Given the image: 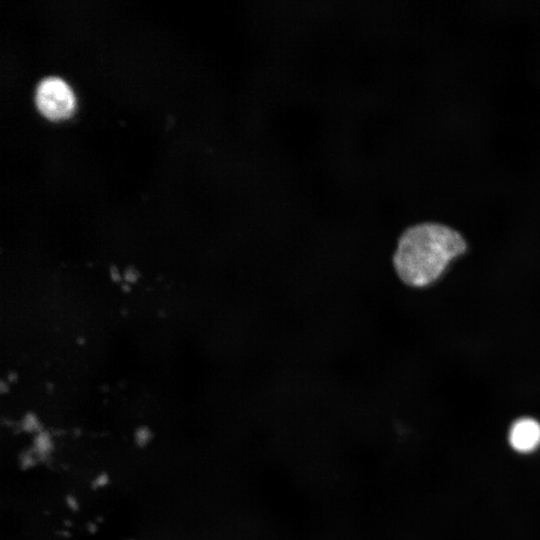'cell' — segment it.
Wrapping results in <instances>:
<instances>
[{
  "mask_svg": "<svg viewBox=\"0 0 540 540\" xmlns=\"http://www.w3.org/2000/svg\"><path fill=\"white\" fill-rule=\"evenodd\" d=\"M509 442L521 453L535 450L540 445V423L528 417L518 419L511 426Z\"/></svg>",
  "mask_w": 540,
  "mask_h": 540,
  "instance_id": "3",
  "label": "cell"
},
{
  "mask_svg": "<svg viewBox=\"0 0 540 540\" xmlns=\"http://www.w3.org/2000/svg\"><path fill=\"white\" fill-rule=\"evenodd\" d=\"M153 438L151 429L146 425L138 426L134 432L135 444L139 447H144L150 443Z\"/></svg>",
  "mask_w": 540,
  "mask_h": 540,
  "instance_id": "5",
  "label": "cell"
},
{
  "mask_svg": "<svg viewBox=\"0 0 540 540\" xmlns=\"http://www.w3.org/2000/svg\"><path fill=\"white\" fill-rule=\"evenodd\" d=\"M65 502L70 510L77 511L79 509L78 501L73 495H68L65 498Z\"/></svg>",
  "mask_w": 540,
  "mask_h": 540,
  "instance_id": "10",
  "label": "cell"
},
{
  "mask_svg": "<svg viewBox=\"0 0 540 540\" xmlns=\"http://www.w3.org/2000/svg\"><path fill=\"white\" fill-rule=\"evenodd\" d=\"M122 277H123V282L122 283H125L127 285H132L134 283H136L139 279V272L138 270L133 267V266H127L123 271H122Z\"/></svg>",
  "mask_w": 540,
  "mask_h": 540,
  "instance_id": "7",
  "label": "cell"
},
{
  "mask_svg": "<svg viewBox=\"0 0 540 540\" xmlns=\"http://www.w3.org/2000/svg\"><path fill=\"white\" fill-rule=\"evenodd\" d=\"M36 104L40 112L51 120L69 117L75 108V96L68 84L57 77L40 82L36 91Z\"/></svg>",
  "mask_w": 540,
  "mask_h": 540,
  "instance_id": "2",
  "label": "cell"
},
{
  "mask_svg": "<svg viewBox=\"0 0 540 540\" xmlns=\"http://www.w3.org/2000/svg\"><path fill=\"white\" fill-rule=\"evenodd\" d=\"M109 276L111 280L115 283L123 282L122 271H120L118 267L114 265H112L109 269Z\"/></svg>",
  "mask_w": 540,
  "mask_h": 540,
  "instance_id": "9",
  "label": "cell"
},
{
  "mask_svg": "<svg viewBox=\"0 0 540 540\" xmlns=\"http://www.w3.org/2000/svg\"><path fill=\"white\" fill-rule=\"evenodd\" d=\"M466 249L465 239L455 229L435 222L418 223L400 235L392 265L406 286L423 288L435 282Z\"/></svg>",
  "mask_w": 540,
  "mask_h": 540,
  "instance_id": "1",
  "label": "cell"
},
{
  "mask_svg": "<svg viewBox=\"0 0 540 540\" xmlns=\"http://www.w3.org/2000/svg\"><path fill=\"white\" fill-rule=\"evenodd\" d=\"M34 446L38 454L45 455L52 448L51 438L45 431L36 433Z\"/></svg>",
  "mask_w": 540,
  "mask_h": 540,
  "instance_id": "4",
  "label": "cell"
},
{
  "mask_svg": "<svg viewBox=\"0 0 540 540\" xmlns=\"http://www.w3.org/2000/svg\"><path fill=\"white\" fill-rule=\"evenodd\" d=\"M22 428L26 432L38 433L41 431L40 422L36 414L33 412H27L21 422Z\"/></svg>",
  "mask_w": 540,
  "mask_h": 540,
  "instance_id": "6",
  "label": "cell"
},
{
  "mask_svg": "<svg viewBox=\"0 0 540 540\" xmlns=\"http://www.w3.org/2000/svg\"><path fill=\"white\" fill-rule=\"evenodd\" d=\"M109 483V476L107 473L102 472L98 474L92 481V487L99 489L105 487Z\"/></svg>",
  "mask_w": 540,
  "mask_h": 540,
  "instance_id": "8",
  "label": "cell"
}]
</instances>
